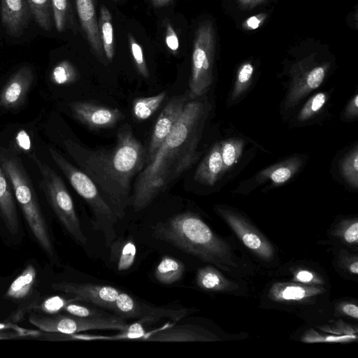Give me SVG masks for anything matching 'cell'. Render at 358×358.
<instances>
[{"label": "cell", "mask_w": 358, "mask_h": 358, "mask_svg": "<svg viewBox=\"0 0 358 358\" xmlns=\"http://www.w3.org/2000/svg\"><path fill=\"white\" fill-rule=\"evenodd\" d=\"M66 150L80 169L96 184L118 219L130 204L133 178L144 168L147 150L134 136L129 124L117 132V142L110 148L90 149L68 138Z\"/></svg>", "instance_id": "1"}, {"label": "cell", "mask_w": 358, "mask_h": 358, "mask_svg": "<svg viewBox=\"0 0 358 358\" xmlns=\"http://www.w3.org/2000/svg\"><path fill=\"white\" fill-rule=\"evenodd\" d=\"M203 102H187L181 115L152 158L138 174L130 203L135 211L154 199L197 160L201 128L205 119Z\"/></svg>", "instance_id": "2"}, {"label": "cell", "mask_w": 358, "mask_h": 358, "mask_svg": "<svg viewBox=\"0 0 358 358\" xmlns=\"http://www.w3.org/2000/svg\"><path fill=\"white\" fill-rule=\"evenodd\" d=\"M154 235L224 271L234 273L241 268L229 245L194 213L177 214L159 222L154 227Z\"/></svg>", "instance_id": "3"}, {"label": "cell", "mask_w": 358, "mask_h": 358, "mask_svg": "<svg viewBox=\"0 0 358 358\" xmlns=\"http://www.w3.org/2000/svg\"><path fill=\"white\" fill-rule=\"evenodd\" d=\"M0 166L10 182L32 234L43 251L52 257L53 246L46 222L21 159L10 150L1 148Z\"/></svg>", "instance_id": "4"}, {"label": "cell", "mask_w": 358, "mask_h": 358, "mask_svg": "<svg viewBox=\"0 0 358 358\" xmlns=\"http://www.w3.org/2000/svg\"><path fill=\"white\" fill-rule=\"evenodd\" d=\"M50 155L76 192L86 201L94 216V228L101 231L108 246L115 239L114 228L118 218L94 181L81 169L68 162L52 147Z\"/></svg>", "instance_id": "5"}, {"label": "cell", "mask_w": 358, "mask_h": 358, "mask_svg": "<svg viewBox=\"0 0 358 358\" xmlns=\"http://www.w3.org/2000/svg\"><path fill=\"white\" fill-rule=\"evenodd\" d=\"M29 157L35 163L41 173V189L59 220L78 243L85 245L87 238L82 230L72 198L63 180L35 153L30 154Z\"/></svg>", "instance_id": "6"}, {"label": "cell", "mask_w": 358, "mask_h": 358, "mask_svg": "<svg viewBox=\"0 0 358 358\" xmlns=\"http://www.w3.org/2000/svg\"><path fill=\"white\" fill-rule=\"evenodd\" d=\"M215 48V31L210 21L200 24L195 32L192 57L189 97L196 99L206 94L213 83Z\"/></svg>", "instance_id": "7"}, {"label": "cell", "mask_w": 358, "mask_h": 358, "mask_svg": "<svg viewBox=\"0 0 358 358\" xmlns=\"http://www.w3.org/2000/svg\"><path fill=\"white\" fill-rule=\"evenodd\" d=\"M31 324L40 330L49 333L76 334L87 330L114 329L126 331L129 326L123 318L113 315L104 318H84L62 315L44 316L31 314Z\"/></svg>", "instance_id": "8"}, {"label": "cell", "mask_w": 358, "mask_h": 358, "mask_svg": "<svg viewBox=\"0 0 358 358\" xmlns=\"http://www.w3.org/2000/svg\"><path fill=\"white\" fill-rule=\"evenodd\" d=\"M217 214L227 223L243 244L255 256L269 262L274 260L275 250L268 239L240 214L222 207H216Z\"/></svg>", "instance_id": "9"}, {"label": "cell", "mask_w": 358, "mask_h": 358, "mask_svg": "<svg viewBox=\"0 0 358 358\" xmlns=\"http://www.w3.org/2000/svg\"><path fill=\"white\" fill-rule=\"evenodd\" d=\"M313 54L294 64L291 70L292 83L286 105L292 107L323 82L329 64H316Z\"/></svg>", "instance_id": "10"}, {"label": "cell", "mask_w": 358, "mask_h": 358, "mask_svg": "<svg viewBox=\"0 0 358 358\" xmlns=\"http://www.w3.org/2000/svg\"><path fill=\"white\" fill-rule=\"evenodd\" d=\"M112 310L123 319L135 318L145 322L156 321L164 317L178 321L187 312L186 309L172 310L150 306L122 291L115 301Z\"/></svg>", "instance_id": "11"}, {"label": "cell", "mask_w": 358, "mask_h": 358, "mask_svg": "<svg viewBox=\"0 0 358 358\" xmlns=\"http://www.w3.org/2000/svg\"><path fill=\"white\" fill-rule=\"evenodd\" d=\"M51 287L71 295L72 301H87L110 310L121 292L109 285L69 282H55L51 285Z\"/></svg>", "instance_id": "12"}, {"label": "cell", "mask_w": 358, "mask_h": 358, "mask_svg": "<svg viewBox=\"0 0 358 358\" xmlns=\"http://www.w3.org/2000/svg\"><path fill=\"white\" fill-rule=\"evenodd\" d=\"M69 106L73 116L91 129L111 128L124 118V113L119 108L107 107L93 101H73Z\"/></svg>", "instance_id": "13"}, {"label": "cell", "mask_w": 358, "mask_h": 358, "mask_svg": "<svg viewBox=\"0 0 358 358\" xmlns=\"http://www.w3.org/2000/svg\"><path fill=\"white\" fill-rule=\"evenodd\" d=\"M185 94L173 97L164 107L157 118L155 125L148 149L147 162H149L169 134L172 127L178 120L187 102Z\"/></svg>", "instance_id": "14"}, {"label": "cell", "mask_w": 358, "mask_h": 358, "mask_svg": "<svg viewBox=\"0 0 358 358\" xmlns=\"http://www.w3.org/2000/svg\"><path fill=\"white\" fill-rule=\"evenodd\" d=\"M34 79L29 66L20 68L8 80L0 94V106L12 108L22 104Z\"/></svg>", "instance_id": "15"}, {"label": "cell", "mask_w": 358, "mask_h": 358, "mask_svg": "<svg viewBox=\"0 0 358 358\" xmlns=\"http://www.w3.org/2000/svg\"><path fill=\"white\" fill-rule=\"evenodd\" d=\"M31 16L26 0H1V20L10 36L20 37Z\"/></svg>", "instance_id": "16"}, {"label": "cell", "mask_w": 358, "mask_h": 358, "mask_svg": "<svg viewBox=\"0 0 358 358\" xmlns=\"http://www.w3.org/2000/svg\"><path fill=\"white\" fill-rule=\"evenodd\" d=\"M142 339L162 342H187L210 341L217 340V338L203 329L188 324L162 329L149 334H145Z\"/></svg>", "instance_id": "17"}, {"label": "cell", "mask_w": 358, "mask_h": 358, "mask_svg": "<svg viewBox=\"0 0 358 358\" xmlns=\"http://www.w3.org/2000/svg\"><path fill=\"white\" fill-rule=\"evenodd\" d=\"M81 27L94 52L102 57L103 49L96 20L94 0H75Z\"/></svg>", "instance_id": "18"}, {"label": "cell", "mask_w": 358, "mask_h": 358, "mask_svg": "<svg viewBox=\"0 0 358 358\" xmlns=\"http://www.w3.org/2000/svg\"><path fill=\"white\" fill-rule=\"evenodd\" d=\"M0 215L8 231L15 235L19 231V220L10 182L0 166Z\"/></svg>", "instance_id": "19"}, {"label": "cell", "mask_w": 358, "mask_h": 358, "mask_svg": "<svg viewBox=\"0 0 358 358\" xmlns=\"http://www.w3.org/2000/svg\"><path fill=\"white\" fill-rule=\"evenodd\" d=\"M224 173L220 143L213 145L196 169L194 179L202 185L213 186Z\"/></svg>", "instance_id": "20"}, {"label": "cell", "mask_w": 358, "mask_h": 358, "mask_svg": "<svg viewBox=\"0 0 358 358\" xmlns=\"http://www.w3.org/2000/svg\"><path fill=\"white\" fill-rule=\"evenodd\" d=\"M110 260L119 271H125L134 264L136 256V246L131 237L115 239L108 246Z\"/></svg>", "instance_id": "21"}, {"label": "cell", "mask_w": 358, "mask_h": 358, "mask_svg": "<svg viewBox=\"0 0 358 358\" xmlns=\"http://www.w3.org/2000/svg\"><path fill=\"white\" fill-rule=\"evenodd\" d=\"M301 164L299 157H293L264 169L259 173L257 178L259 182L270 180L273 185H280L297 172Z\"/></svg>", "instance_id": "22"}, {"label": "cell", "mask_w": 358, "mask_h": 358, "mask_svg": "<svg viewBox=\"0 0 358 358\" xmlns=\"http://www.w3.org/2000/svg\"><path fill=\"white\" fill-rule=\"evenodd\" d=\"M185 266L177 259L164 256L155 271V277L162 284L171 285L179 281L183 276Z\"/></svg>", "instance_id": "23"}, {"label": "cell", "mask_w": 358, "mask_h": 358, "mask_svg": "<svg viewBox=\"0 0 358 358\" xmlns=\"http://www.w3.org/2000/svg\"><path fill=\"white\" fill-rule=\"evenodd\" d=\"M36 275L34 266L27 265L22 273L10 285L5 297L11 299H22L26 297L34 284Z\"/></svg>", "instance_id": "24"}, {"label": "cell", "mask_w": 358, "mask_h": 358, "mask_svg": "<svg viewBox=\"0 0 358 358\" xmlns=\"http://www.w3.org/2000/svg\"><path fill=\"white\" fill-rule=\"evenodd\" d=\"M99 27L103 52L106 58L111 61L115 52L112 16L108 9L103 5L100 8Z\"/></svg>", "instance_id": "25"}, {"label": "cell", "mask_w": 358, "mask_h": 358, "mask_svg": "<svg viewBox=\"0 0 358 358\" xmlns=\"http://www.w3.org/2000/svg\"><path fill=\"white\" fill-rule=\"evenodd\" d=\"M31 15L37 24L45 31L53 26V12L51 0H26Z\"/></svg>", "instance_id": "26"}, {"label": "cell", "mask_w": 358, "mask_h": 358, "mask_svg": "<svg viewBox=\"0 0 358 358\" xmlns=\"http://www.w3.org/2000/svg\"><path fill=\"white\" fill-rule=\"evenodd\" d=\"M197 285L206 291H221L227 289V280L215 268L207 266L201 268L196 273Z\"/></svg>", "instance_id": "27"}, {"label": "cell", "mask_w": 358, "mask_h": 358, "mask_svg": "<svg viewBox=\"0 0 358 358\" xmlns=\"http://www.w3.org/2000/svg\"><path fill=\"white\" fill-rule=\"evenodd\" d=\"M53 19L57 30L63 32L71 28L74 29L75 23L69 0H51Z\"/></svg>", "instance_id": "28"}, {"label": "cell", "mask_w": 358, "mask_h": 358, "mask_svg": "<svg viewBox=\"0 0 358 358\" xmlns=\"http://www.w3.org/2000/svg\"><path fill=\"white\" fill-rule=\"evenodd\" d=\"M166 97V92L136 99L133 102V113L136 118L145 120L149 118L160 106Z\"/></svg>", "instance_id": "29"}, {"label": "cell", "mask_w": 358, "mask_h": 358, "mask_svg": "<svg viewBox=\"0 0 358 358\" xmlns=\"http://www.w3.org/2000/svg\"><path fill=\"white\" fill-rule=\"evenodd\" d=\"M220 143L224 173L237 163L243 148V141L238 138H231Z\"/></svg>", "instance_id": "30"}, {"label": "cell", "mask_w": 358, "mask_h": 358, "mask_svg": "<svg viewBox=\"0 0 358 358\" xmlns=\"http://www.w3.org/2000/svg\"><path fill=\"white\" fill-rule=\"evenodd\" d=\"M341 172L348 183L357 188L358 186V149L355 147L344 158L341 165Z\"/></svg>", "instance_id": "31"}, {"label": "cell", "mask_w": 358, "mask_h": 358, "mask_svg": "<svg viewBox=\"0 0 358 358\" xmlns=\"http://www.w3.org/2000/svg\"><path fill=\"white\" fill-rule=\"evenodd\" d=\"M78 77V71L69 61L59 62L52 70L51 80L56 84L64 85L75 82Z\"/></svg>", "instance_id": "32"}, {"label": "cell", "mask_w": 358, "mask_h": 358, "mask_svg": "<svg viewBox=\"0 0 358 358\" xmlns=\"http://www.w3.org/2000/svg\"><path fill=\"white\" fill-rule=\"evenodd\" d=\"M254 72V66L250 62L243 63L238 69L234 87L232 92V99H236L248 89L250 84Z\"/></svg>", "instance_id": "33"}, {"label": "cell", "mask_w": 358, "mask_h": 358, "mask_svg": "<svg viewBox=\"0 0 358 358\" xmlns=\"http://www.w3.org/2000/svg\"><path fill=\"white\" fill-rule=\"evenodd\" d=\"M327 101L325 93L320 92L312 96L304 105L298 115L299 121H305L315 115L324 106Z\"/></svg>", "instance_id": "34"}, {"label": "cell", "mask_w": 358, "mask_h": 358, "mask_svg": "<svg viewBox=\"0 0 358 358\" xmlns=\"http://www.w3.org/2000/svg\"><path fill=\"white\" fill-rule=\"evenodd\" d=\"M64 310L70 315L84 318H104L113 316L101 310L73 303L71 301L66 305Z\"/></svg>", "instance_id": "35"}, {"label": "cell", "mask_w": 358, "mask_h": 358, "mask_svg": "<svg viewBox=\"0 0 358 358\" xmlns=\"http://www.w3.org/2000/svg\"><path fill=\"white\" fill-rule=\"evenodd\" d=\"M128 40L131 53L138 71L143 77L148 78L150 73L144 58L142 48L131 34H129Z\"/></svg>", "instance_id": "36"}, {"label": "cell", "mask_w": 358, "mask_h": 358, "mask_svg": "<svg viewBox=\"0 0 358 358\" xmlns=\"http://www.w3.org/2000/svg\"><path fill=\"white\" fill-rule=\"evenodd\" d=\"M40 332L25 329L12 324L0 322V339L22 338L29 336H38Z\"/></svg>", "instance_id": "37"}, {"label": "cell", "mask_w": 358, "mask_h": 358, "mask_svg": "<svg viewBox=\"0 0 358 358\" xmlns=\"http://www.w3.org/2000/svg\"><path fill=\"white\" fill-rule=\"evenodd\" d=\"M72 302L59 296H53L46 299L40 306V309L45 313L57 314L64 310L66 305Z\"/></svg>", "instance_id": "38"}, {"label": "cell", "mask_w": 358, "mask_h": 358, "mask_svg": "<svg viewBox=\"0 0 358 358\" xmlns=\"http://www.w3.org/2000/svg\"><path fill=\"white\" fill-rule=\"evenodd\" d=\"M308 294L306 289L301 286H285L278 294L279 297L287 301H298L304 298Z\"/></svg>", "instance_id": "39"}, {"label": "cell", "mask_w": 358, "mask_h": 358, "mask_svg": "<svg viewBox=\"0 0 358 358\" xmlns=\"http://www.w3.org/2000/svg\"><path fill=\"white\" fill-rule=\"evenodd\" d=\"M165 41L169 49L176 53L179 47L178 38L172 26L168 24L166 29Z\"/></svg>", "instance_id": "40"}, {"label": "cell", "mask_w": 358, "mask_h": 358, "mask_svg": "<svg viewBox=\"0 0 358 358\" xmlns=\"http://www.w3.org/2000/svg\"><path fill=\"white\" fill-rule=\"evenodd\" d=\"M267 15L265 13H259L252 15L248 18L242 24V27L245 30H253L259 27L265 21Z\"/></svg>", "instance_id": "41"}, {"label": "cell", "mask_w": 358, "mask_h": 358, "mask_svg": "<svg viewBox=\"0 0 358 358\" xmlns=\"http://www.w3.org/2000/svg\"><path fill=\"white\" fill-rule=\"evenodd\" d=\"M343 237L345 241L350 243H357L358 240V222L357 220L352 222L344 231Z\"/></svg>", "instance_id": "42"}, {"label": "cell", "mask_w": 358, "mask_h": 358, "mask_svg": "<svg viewBox=\"0 0 358 358\" xmlns=\"http://www.w3.org/2000/svg\"><path fill=\"white\" fill-rule=\"evenodd\" d=\"M358 114V95L355 94L348 104L345 110V116L348 117H357Z\"/></svg>", "instance_id": "43"}, {"label": "cell", "mask_w": 358, "mask_h": 358, "mask_svg": "<svg viewBox=\"0 0 358 358\" xmlns=\"http://www.w3.org/2000/svg\"><path fill=\"white\" fill-rule=\"evenodd\" d=\"M17 143L21 147L22 149L25 150H28L30 148V140L28 134L25 131H20L16 137Z\"/></svg>", "instance_id": "44"}, {"label": "cell", "mask_w": 358, "mask_h": 358, "mask_svg": "<svg viewBox=\"0 0 358 358\" xmlns=\"http://www.w3.org/2000/svg\"><path fill=\"white\" fill-rule=\"evenodd\" d=\"M242 9H251L267 0H236Z\"/></svg>", "instance_id": "45"}, {"label": "cell", "mask_w": 358, "mask_h": 358, "mask_svg": "<svg viewBox=\"0 0 358 358\" xmlns=\"http://www.w3.org/2000/svg\"><path fill=\"white\" fill-rule=\"evenodd\" d=\"M343 312L345 314H346L352 317H354L355 319L358 318V308L355 304H352V303L345 304L343 307Z\"/></svg>", "instance_id": "46"}, {"label": "cell", "mask_w": 358, "mask_h": 358, "mask_svg": "<svg viewBox=\"0 0 358 358\" xmlns=\"http://www.w3.org/2000/svg\"><path fill=\"white\" fill-rule=\"evenodd\" d=\"M296 278L302 282H309L313 280V275L308 271H301L296 275Z\"/></svg>", "instance_id": "47"}, {"label": "cell", "mask_w": 358, "mask_h": 358, "mask_svg": "<svg viewBox=\"0 0 358 358\" xmlns=\"http://www.w3.org/2000/svg\"><path fill=\"white\" fill-rule=\"evenodd\" d=\"M151 3L157 7L165 6L173 3V0H149Z\"/></svg>", "instance_id": "48"}, {"label": "cell", "mask_w": 358, "mask_h": 358, "mask_svg": "<svg viewBox=\"0 0 358 358\" xmlns=\"http://www.w3.org/2000/svg\"><path fill=\"white\" fill-rule=\"evenodd\" d=\"M350 271L355 275L358 273V262L357 261L350 265Z\"/></svg>", "instance_id": "49"}]
</instances>
